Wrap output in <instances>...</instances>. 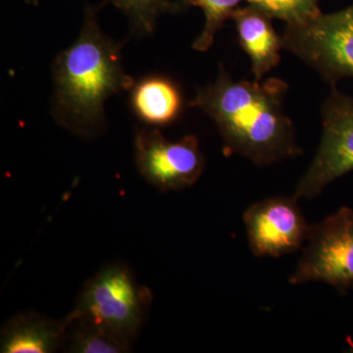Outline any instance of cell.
Wrapping results in <instances>:
<instances>
[{
	"instance_id": "10",
	"label": "cell",
	"mask_w": 353,
	"mask_h": 353,
	"mask_svg": "<svg viewBox=\"0 0 353 353\" xmlns=\"http://www.w3.org/2000/svg\"><path fill=\"white\" fill-rule=\"evenodd\" d=\"M68 323L37 313L14 316L3 327L0 338L2 353H50L65 343Z\"/></svg>"
},
{
	"instance_id": "15",
	"label": "cell",
	"mask_w": 353,
	"mask_h": 353,
	"mask_svg": "<svg viewBox=\"0 0 353 353\" xmlns=\"http://www.w3.org/2000/svg\"><path fill=\"white\" fill-rule=\"evenodd\" d=\"M320 0H261L259 8L273 18L284 21L287 26L308 22L321 13Z\"/></svg>"
},
{
	"instance_id": "12",
	"label": "cell",
	"mask_w": 353,
	"mask_h": 353,
	"mask_svg": "<svg viewBox=\"0 0 353 353\" xmlns=\"http://www.w3.org/2000/svg\"><path fill=\"white\" fill-rule=\"evenodd\" d=\"M66 340L68 352L75 353H121L130 350L108 332L82 318L67 316Z\"/></svg>"
},
{
	"instance_id": "11",
	"label": "cell",
	"mask_w": 353,
	"mask_h": 353,
	"mask_svg": "<svg viewBox=\"0 0 353 353\" xmlns=\"http://www.w3.org/2000/svg\"><path fill=\"white\" fill-rule=\"evenodd\" d=\"M130 90L132 112L148 126H167L178 120L182 113L180 88L166 77L146 76L134 82Z\"/></svg>"
},
{
	"instance_id": "1",
	"label": "cell",
	"mask_w": 353,
	"mask_h": 353,
	"mask_svg": "<svg viewBox=\"0 0 353 353\" xmlns=\"http://www.w3.org/2000/svg\"><path fill=\"white\" fill-rule=\"evenodd\" d=\"M287 90L280 79L265 83L234 80L222 70L214 82L196 90L190 105L213 120L226 152L267 166L303 153L296 129L283 109Z\"/></svg>"
},
{
	"instance_id": "6",
	"label": "cell",
	"mask_w": 353,
	"mask_h": 353,
	"mask_svg": "<svg viewBox=\"0 0 353 353\" xmlns=\"http://www.w3.org/2000/svg\"><path fill=\"white\" fill-rule=\"evenodd\" d=\"M319 148L307 171L297 183L294 196L312 199L327 185L353 170V99L332 90L322 110Z\"/></svg>"
},
{
	"instance_id": "7",
	"label": "cell",
	"mask_w": 353,
	"mask_h": 353,
	"mask_svg": "<svg viewBox=\"0 0 353 353\" xmlns=\"http://www.w3.org/2000/svg\"><path fill=\"white\" fill-rule=\"evenodd\" d=\"M134 159L141 175L163 192L192 187L205 168L196 137L189 134L171 141L154 128L137 132Z\"/></svg>"
},
{
	"instance_id": "5",
	"label": "cell",
	"mask_w": 353,
	"mask_h": 353,
	"mask_svg": "<svg viewBox=\"0 0 353 353\" xmlns=\"http://www.w3.org/2000/svg\"><path fill=\"white\" fill-rule=\"evenodd\" d=\"M289 282L325 283L341 290L353 285V211L341 208L311 226L303 254Z\"/></svg>"
},
{
	"instance_id": "4",
	"label": "cell",
	"mask_w": 353,
	"mask_h": 353,
	"mask_svg": "<svg viewBox=\"0 0 353 353\" xmlns=\"http://www.w3.org/2000/svg\"><path fill=\"white\" fill-rule=\"evenodd\" d=\"M284 50L296 55L326 82L353 78V4L336 12L320 13L282 34Z\"/></svg>"
},
{
	"instance_id": "14",
	"label": "cell",
	"mask_w": 353,
	"mask_h": 353,
	"mask_svg": "<svg viewBox=\"0 0 353 353\" xmlns=\"http://www.w3.org/2000/svg\"><path fill=\"white\" fill-rule=\"evenodd\" d=\"M129 18L132 29L139 34L154 31L158 18L180 10L181 6L170 0H111Z\"/></svg>"
},
{
	"instance_id": "2",
	"label": "cell",
	"mask_w": 353,
	"mask_h": 353,
	"mask_svg": "<svg viewBox=\"0 0 353 353\" xmlns=\"http://www.w3.org/2000/svg\"><path fill=\"white\" fill-rule=\"evenodd\" d=\"M53 80L55 120L88 138L104 129L109 97L134 85L123 66L120 44L102 32L94 7L85 9L78 38L55 59Z\"/></svg>"
},
{
	"instance_id": "3",
	"label": "cell",
	"mask_w": 353,
	"mask_h": 353,
	"mask_svg": "<svg viewBox=\"0 0 353 353\" xmlns=\"http://www.w3.org/2000/svg\"><path fill=\"white\" fill-rule=\"evenodd\" d=\"M150 301V290L138 284L132 272L125 265L112 263L88 281L68 316L97 325L131 347Z\"/></svg>"
},
{
	"instance_id": "8",
	"label": "cell",
	"mask_w": 353,
	"mask_h": 353,
	"mask_svg": "<svg viewBox=\"0 0 353 353\" xmlns=\"http://www.w3.org/2000/svg\"><path fill=\"white\" fill-rule=\"evenodd\" d=\"M243 221L250 250L259 259H279L303 250L311 229L294 196L254 202Z\"/></svg>"
},
{
	"instance_id": "13",
	"label": "cell",
	"mask_w": 353,
	"mask_h": 353,
	"mask_svg": "<svg viewBox=\"0 0 353 353\" xmlns=\"http://www.w3.org/2000/svg\"><path fill=\"white\" fill-rule=\"evenodd\" d=\"M243 0H185V4L199 7L204 13L205 23L203 30L192 44L196 51L208 50L211 48L216 34L220 31L224 23L231 19L232 14ZM250 6L259 7L261 0H246Z\"/></svg>"
},
{
	"instance_id": "9",
	"label": "cell",
	"mask_w": 353,
	"mask_h": 353,
	"mask_svg": "<svg viewBox=\"0 0 353 353\" xmlns=\"http://www.w3.org/2000/svg\"><path fill=\"white\" fill-rule=\"evenodd\" d=\"M231 19L236 25L239 41L252 62L255 80L261 81L278 66L283 46L282 37L272 26V18L259 7H238Z\"/></svg>"
}]
</instances>
